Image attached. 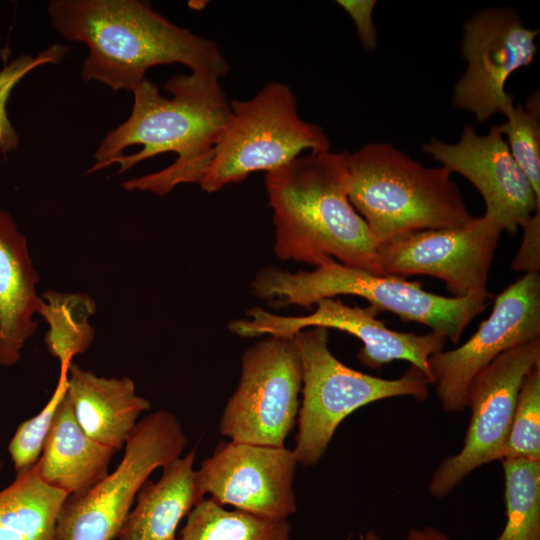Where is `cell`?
<instances>
[{"instance_id":"1","label":"cell","mask_w":540,"mask_h":540,"mask_svg":"<svg viewBox=\"0 0 540 540\" xmlns=\"http://www.w3.org/2000/svg\"><path fill=\"white\" fill-rule=\"evenodd\" d=\"M219 80L204 72L175 75L164 85L170 98L143 80L132 90L130 116L106 134L88 173L118 163L122 174L145 159L174 152L171 165L125 181L124 189L163 196L180 184L199 183L232 114Z\"/></svg>"},{"instance_id":"2","label":"cell","mask_w":540,"mask_h":540,"mask_svg":"<svg viewBox=\"0 0 540 540\" xmlns=\"http://www.w3.org/2000/svg\"><path fill=\"white\" fill-rule=\"evenodd\" d=\"M48 14L65 38L87 45L81 76L131 91L146 71L181 63L218 79L230 66L213 41L179 27L139 0H53Z\"/></svg>"},{"instance_id":"3","label":"cell","mask_w":540,"mask_h":540,"mask_svg":"<svg viewBox=\"0 0 540 540\" xmlns=\"http://www.w3.org/2000/svg\"><path fill=\"white\" fill-rule=\"evenodd\" d=\"M348 152H311L267 172L265 185L282 260L320 266L335 260L386 275L366 222L349 201Z\"/></svg>"},{"instance_id":"4","label":"cell","mask_w":540,"mask_h":540,"mask_svg":"<svg viewBox=\"0 0 540 540\" xmlns=\"http://www.w3.org/2000/svg\"><path fill=\"white\" fill-rule=\"evenodd\" d=\"M347 192L378 245L428 229L460 227L475 216L451 172L426 167L387 142H371L346 161Z\"/></svg>"},{"instance_id":"5","label":"cell","mask_w":540,"mask_h":540,"mask_svg":"<svg viewBox=\"0 0 540 540\" xmlns=\"http://www.w3.org/2000/svg\"><path fill=\"white\" fill-rule=\"evenodd\" d=\"M255 296L278 305L309 308L337 295L359 296L376 309L404 321L425 325L456 344L469 323L489 305L491 293L447 297L422 288L421 282L375 275L335 260L296 273L279 267L261 269L251 284Z\"/></svg>"},{"instance_id":"6","label":"cell","mask_w":540,"mask_h":540,"mask_svg":"<svg viewBox=\"0 0 540 540\" xmlns=\"http://www.w3.org/2000/svg\"><path fill=\"white\" fill-rule=\"evenodd\" d=\"M292 339L302 368V401L293 452L304 466L319 462L338 426L357 409L391 397L410 396L423 402L429 396L431 383L414 366L396 379H383L348 367L330 351L327 328L304 329Z\"/></svg>"},{"instance_id":"7","label":"cell","mask_w":540,"mask_h":540,"mask_svg":"<svg viewBox=\"0 0 540 540\" xmlns=\"http://www.w3.org/2000/svg\"><path fill=\"white\" fill-rule=\"evenodd\" d=\"M230 103V120L199 182L207 193L241 182L253 172L276 170L304 151L330 150L323 129L299 116L287 84L270 82L251 99Z\"/></svg>"},{"instance_id":"8","label":"cell","mask_w":540,"mask_h":540,"mask_svg":"<svg viewBox=\"0 0 540 540\" xmlns=\"http://www.w3.org/2000/svg\"><path fill=\"white\" fill-rule=\"evenodd\" d=\"M187 444L181 423L158 410L136 424L118 467L82 497L67 496L56 524L59 540H114L148 476L180 457Z\"/></svg>"},{"instance_id":"9","label":"cell","mask_w":540,"mask_h":540,"mask_svg":"<svg viewBox=\"0 0 540 540\" xmlns=\"http://www.w3.org/2000/svg\"><path fill=\"white\" fill-rule=\"evenodd\" d=\"M301 389L293 339L268 335L242 356L241 377L222 413L220 433L235 442L285 447L298 418Z\"/></svg>"},{"instance_id":"10","label":"cell","mask_w":540,"mask_h":540,"mask_svg":"<svg viewBox=\"0 0 540 540\" xmlns=\"http://www.w3.org/2000/svg\"><path fill=\"white\" fill-rule=\"evenodd\" d=\"M539 365L540 338H536L503 352L473 378L466 395L471 416L463 446L432 474L428 487L433 497L447 496L475 469L497 460L522 384Z\"/></svg>"},{"instance_id":"11","label":"cell","mask_w":540,"mask_h":540,"mask_svg":"<svg viewBox=\"0 0 540 540\" xmlns=\"http://www.w3.org/2000/svg\"><path fill=\"white\" fill-rule=\"evenodd\" d=\"M539 32L526 27L511 8L473 14L463 25L460 49L467 67L454 85L453 105L472 113L478 122L496 113L505 115L514 106L506 81L533 62Z\"/></svg>"},{"instance_id":"12","label":"cell","mask_w":540,"mask_h":540,"mask_svg":"<svg viewBox=\"0 0 540 540\" xmlns=\"http://www.w3.org/2000/svg\"><path fill=\"white\" fill-rule=\"evenodd\" d=\"M540 338V275L525 273L494 300L491 313L461 346L432 355L428 365L447 412L466 409L473 378L503 352Z\"/></svg>"},{"instance_id":"13","label":"cell","mask_w":540,"mask_h":540,"mask_svg":"<svg viewBox=\"0 0 540 540\" xmlns=\"http://www.w3.org/2000/svg\"><path fill=\"white\" fill-rule=\"evenodd\" d=\"M502 229L484 215L455 228L412 232L377 247L386 275L441 279L453 297L487 294Z\"/></svg>"},{"instance_id":"14","label":"cell","mask_w":540,"mask_h":540,"mask_svg":"<svg viewBox=\"0 0 540 540\" xmlns=\"http://www.w3.org/2000/svg\"><path fill=\"white\" fill-rule=\"evenodd\" d=\"M315 305L311 314L297 317L255 307L249 310L247 319L230 322L229 329L242 337L267 334L288 338L308 327L337 329L362 341L357 356L362 365L376 370L392 361L404 360L422 371L432 384L428 360L444 349L448 341L445 336L433 331L415 334L391 330L377 318L379 310L370 304L349 306L339 299L325 298Z\"/></svg>"},{"instance_id":"15","label":"cell","mask_w":540,"mask_h":540,"mask_svg":"<svg viewBox=\"0 0 540 540\" xmlns=\"http://www.w3.org/2000/svg\"><path fill=\"white\" fill-rule=\"evenodd\" d=\"M298 461L286 447L222 442L195 471L204 496L221 506L254 515L288 519L296 512L293 490Z\"/></svg>"},{"instance_id":"16","label":"cell","mask_w":540,"mask_h":540,"mask_svg":"<svg viewBox=\"0 0 540 540\" xmlns=\"http://www.w3.org/2000/svg\"><path fill=\"white\" fill-rule=\"evenodd\" d=\"M423 151L478 190L485 203L484 216L502 231L516 233L540 211V201L512 157L499 125L479 135L472 124L466 123L458 142L431 139L423 145Z\"/></svg>"},{"instance_id":"17","label":"cell","mask_w":540,"mask_h":540,"mask_svg":"<svg viewBox=\"0 0 540 540\" xmlns=\"http://www.w3.org/2000/svg\"><path fill=\"white\" fill-rule=\"evenodd\" d=\"M27 240L12 216L0 210V365H15L37 329L33 319L41 301Z\"/></svg>"},{"instance_id":"18","label":"cell","mask_w":540,"mask_h":540,"mask_svg":"<svg viewBox=\"0 0 540 540\" xmlns=\"http://www.w3.org/2000/svg\"><path fill=\"white\" fill-rule=\"evenodd\" d=\"M67 398L83 432L94 441L120 450L150 402L136 394L128 377L106 378L71 363Z\"/></svg>"},{"instance_id":"19","label":"cell","mask_w":540,"mask_h":540,"mask_svg":"<svg viewBox=\"0 0 540 540\" xmlns=\"http://www.w3.org/2000/svg\"><path fill=\"white\" fill-rule=\"evenodd\" d=\"M114 453L115 450L83 432L65 395L34 467L45 484L78 498L89 493L109 474Z\"/></svg>"},{"instance_id":"20","label":"cell","mask_w":540,"mask_h":540,"mask_svg":"<svg viewBox=\"0 0 540 540\" xmlns=\"http://www.w3.org/2000/svg\"><path fill=\"white\" fill-rule=\"evenodd\" d=\"M194 461L195 449L165 465L157 482L142 485L119 540H177L180 521L204 498L196 487Z\"/></svg>"},{"instance_id":"21","label":"cell","mask_w":540,"mask_h":540,"mask_svg":"<svg viewBox=\"0 0 540 540\" xmlns=\"http://www.w3.org/2000/svg\"><path fill=\"white\" fill-rule=\"evenodd\" d=\"M67 496L45 484L34 466L17 474L0 490V540H59L57 518Z\"/></svg>"},{"instance_id":"22","label":"cell","mask_w":540,"mask_h":540,"mask_svg":"<svg viewBox=\"0 0 540 540\" xmlns=\"http://www.w3.org/2000/svg\"><path fill=\"white\" fill-rule=\"evenodd\" d=\"M290 532L288 519L227 510L203 498L187 515L177 540H291Z\"/></svg>"},{"instance_id":"23","label":"cell","mask_w":540,"mask_h":540,"mask_svg":"<svg viewBox=\"0 0 540 540\" xmlns=\"http://www.w3.org/2000/svg\"><path fill=\"white\" fill-rule=\"evenodd\" d=\"M96 311L94 300L84 293L46 291L37 310L49 325L44 341L49 353L61 364L84 353L94 338L89 317Z\"/></svg>"},{"instance_id":"24","label":"cell","mask_w":540,"mask_h":540,"mask_svg":"<svg viewBox=\"0 0 540 540\" xmlns=\"http://www.w3.org/2000/svg\"><path fill=\"white\" fill-rule=\"evenodd\" d=\"M506 523L496 540H540V462L502 460Z\"/></svg>"},{"instance_id":"25","label":"cell","mask_w":540,"mask_h":540,"mask_svg":"<svg viewBox=\"0 0 540 540\" xmlns=\"http://www.w3.org/2000/svg\"><path fill=\"white\" fill-rule=\"evenodd\" d=\"M499 124L508 149L540 201V105L533 92L525 107L513 106Z\"/></svg>"},{"instance_id":"26","label":"cell","mask_w":540,"mask_h":540,"mask_svg":"<svg viewBox=\"0 0 540 540\" xmlns=\"http://www.w3.org/2000/svg\"><path fill=\"white\" fill-rule=\"evenodd\" d=\"M540 462V365L525 378L519 391L507 438L497 460Z\"/></svg>"},{"instance_id":"27","label":"cell","mask_w":540,"mask_h":540,"mask_svg":"<svg viewBox=\"0 0 540 540\" xmlns=\"http://www.w3.org/2000/svg\"><path fill=\"white\" fill-rule=\"evenodd\" d=\"M69 366L60 365L58 382L50 400L37 415L17 427L8 444V452L17 474L32 468L42 454L58 407L66 395Z\"/></svg>"},{"instance_id":"28","label":"cell","mask_w":540,"mask_h":540,"mask_svg":"<svg viewBox=\"0 0 540 540\" xmlns=\"http://www.w3.org/2000/svg\"><path fill=\"white\" fill-rule=\"evenodd\" d=\"M69 50L67 45L55 43L36 56L20 55L0 71V151L3 155L15 150L19 144V136L8 118L6 109L12 90L29 72L41 65L60 62Z\"/></svg>"},{"instance_id":"29","label":"cell","mask_w":540,"mask_h":540,"mask_svg":"<svg viewBox=\"0 0 540 540\" xmlns=\"http://www.w3.org/2000/svg\"><path fill=\"white\" fill-rule=\"evenodd\" d=\"M522 228L523 239L512 261V269L516 272L539 273L540 211L535 212Z\"/></svg>"},{"instance_id":"30","label":"cell","mask_w":540,"mask_h":540,"mask_svg":"<svg viewBox=\"0 0 540 540\" xmlns=\"http://www.w3.org/2000/svg\"><path fill=\"white\" fill-rule=\"evenodd\" d=\"M336 3L342 7L355 23L358 38L367 51L377 47L378 35L372 20V12L376 5L375 0H338Z\"/></svg>"},{"instance_id":"31","label":"cell","mask_w":540,"mask_h":540,"mask_svg":"<svg viewBox=\"0 0 540 540\" xmlns=\"http://www.w3.org/2000/svg\"><path fill=\"white\" fill-rule=\"evenodd\" d=\"M402 540H450V538L435 527L426 526L421 529L411 528Z\"/></svg>"},{"instance_id":"32","label":"cell","mask_w":540,"mask_h":540,"mask_svg":"<svg viewBox=\"0 0 540 540\" xmlns=\"http://www.w3.org/2000/svg\"><path fill=\"white\" fill-rule=\"evenodd\" d=\"M361 540H382V539L376 532L369 530L362 536Z\"/></svg>"},{"instance_id":"33","label":"cell","mask_w":540,"mask_h":540,"mask_svg":"<svg viewBox=\"0 0 540 540\" xmlns=\"http://www.w3.org/2000/svg\"><path fill=\"white\" fill-rule=\"evenodd\" d=\"M345 540H353V536L349 535Z\"/></svg>"}]
</instances>
